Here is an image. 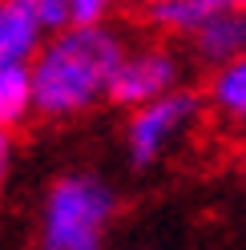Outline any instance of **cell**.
<instances>
[{
    "label": "cell",
    "instance_id": "15",
    "mask_svg": "<svg viewBox=\"0 0 246 250\" xmlns=\"http://www.w3.org/2000/svg\"><path fill=\"white\" fill-rule=\"evenodd\" d=\"M242 4H246V0H242Z\"/></svg>",
    "mask_w": 246,
    "mask_h": 250
},
{
    "label": "cell",
    "instance_id": "7",
    "mask_svg": "<svg viewBox=\"0 0 246 250\" xmlns=\"http://www.w3.org/2000/svg\"><path fill=\"white\" fill-rule=\"evenodd\" d=\"M230 4H238V0H145V24L162 37L186 41Z\"/></svg>",
    "mask_w": 246,
    "mask_h": 250
},
{
    "label": "cell",
    "instance_id": "16",
    "mask_svg": "<svg viewBox=\"0 0 246 250\" xmlns=\"http://www.w3.org/2000/svg\"><path fill=\"white\" fill-rule=\"evenodd\" d=\"M142 4H145V0H142Z\"/></svg>",
    "mask_w": 246,
    "mask_h": 250
},
{
    "label": "cell",
    "instance_id": "6",
    "mask_svg": "<svg viewBox=\"0 0 246 250\" xmlns=\"http://www.w3.org/2000/svg\"><path fill=\"white\" fill-rule=\"evenodd\" d=\"M49 37L33 0H0V69L28 65Z\"/></svg>",
    "mask_w": 246,
    "mask_h": 250
},
{
    "label": "cell",
    "instance_id": "12",
    "mask_svg": "<svg viewBox=\"0 0 246 250\" xmlns=\"http://www.w3.org/2000/svg\"><path fill=\"white\" fill-rule=\"evenodd\" d=\"M12 158H17V146H12V129L0 125V190H4V182L12 174Z\"/></svg>",
    "mask_w": 246,
    "mask_h": 250
},
{
    "label": "cell",
    "instance_id": "13",
    "mask_svg": "<svg viewBox=\"0 0 246 250\" xmlns=\"http://www.w3.org/2000/svg\"><path fill=\"white\" fill-rule=\"evenodd\" d=\"M81 250H101V242H97V246H81Z\"/></svg>",
    "mask_w": 246,
    "mask_h": 250
},
{
    "label": "cell",
    "instance_id": "1",
    "mask_svg": "<svg viewBox=\"0 0 246 250\" xmlns=\"http://www.w3.org/2000/svg\"><path fill=\"white\" fill-rule=\"evenodd\" d=\"M125 53V37L109 24H69L61 33H49L28 61L37 117L65 121L109 97V81Z\"/></svg>",
    "mask_w": 246,
    "mask_h": 250
},
{
    "label": "cell",
    "instance_id": "2",
    "mask_svg": "<svg viewBox=\"0 0 246 250\" xmlns=\"http://www.w3.org/2000/svg\"><path fill=\"white\" fill-rule=\"evenodd\" d=\"M117 194L97 174H65L49 186L41 206V250H81L105 242Z\"/></svg>",
    "mask_w": 246,
    "mask_h": 250
},
{
    "label": "cell",
    "instance_id": "5",
    "mask_svg": "<svg viewBox=\"0 0 246 250\" xmlns=\"http://www.w3.org/2000/svg\"><path fill=\"white\" fill-rule=\"evenodd\" d=\"M190 41V57L198 65H206L210 73L230 65V61H238L246 53V4H230L226 12H218L210 24H202Z\"/></svg>",
    "mask_w": 246,
    "mask_h": 250
},
{
    "label": "cell",
    "instance_id": "3",
    "mask_svg": "<svg viewBox=\"0 0 246 250\" xmlns=\"http://www.w3.org/2000/svg\"><path fill=\"white\" fill-rule=\"evenodd\" d=\"M198 109H202V101L186 89H174L165 97H153L145 105H137L129 113V125H125V153H129L133 169L158 166L182 142V133L190 129Z\"/></svg>",
    "mask_w": 246,
    "mask_h": 250
},
{
    "label": "cell",
    "instance_id": "8",
    "mask_svg": "<svg viewBox=\"0 0 246 250\" xmlns=\"http://www.w3.org/2000/svg\"><path fill=\"white\" fill-rule=\"evenodd\" d=\"M206 97H210L214 113H218L226 125H234V129L246 133V53L238 61H230V65L210 73Z\"/></svg>",
    "mask_w": 246,
    "mask_h": 250
},
{
    "label": "cell",
    "instance_id": "10",
    "mask_svg": "<svg viewBox=\"0 0 246 250\" xmlns=\"http://www.w3.org/2000/svg\"><path fill=\"white\" fill-rule=\"evenodd\" d=\"M33 4H37L44 33H61V28L73 24V0H33Z\"/></svg>",
    "mask_w": 246,
    "mask_h": 250
},
{
    "label": "cell",
    "instance_id": "9",
    "mask_svg": "<svg viewBox=\"0 0 246 250\" xmlns=\"http://www.w3.org/2000/svg\"><path fill=\"white\" fill-rule=\"evenodd\" d=\"M37 113V93H33V65H8L0 69V125L17 129Z\"/></svg>",
    "mask_w": 246,
    "mask_h": 250
},
{
    "label": "cell",
    "instance_id": "11",
    "mask_svg": "<svg viewBox=\"0 0 246 250\" xmlns=\"http://www.w3.org/2000/svg\"><path fill=\"white\" fill-rule=\"evenodd\" d=\"M121 0H73V24H109Z\"/></svg>",
    "mask_w": 246,
    "mask_h": 250
},
{
    "label": "cell",
    "instance_id": "4",
    "mask_svg": "<svg viewBox=\"0 0 246 250\" xmlns=\"http://www.w3.org/2000/svg\"><path fill=\"white\" fill-rule=\"evenodd\" d=\"M182 85V57L165 44H137L121 57V65L109 81V97L121 109H137L153 97H165Z\"/></svg>",
    "mask_w": 246,
    "mask_h": 250
},
{
    "label": "cell",
    "instance_id": "14",
    "mask_svg": "<svg viewBox=\"0 0 246 250\" xmlns=\"http://www.w3.org/2000/svg\"><path fill=\"white\" fill-rule=\"evenodd\" d=\"M242 174H246V153H242Z\"/></svg>",
    "mask_w": 246,
    "mask_h": 250
}]
</instances>
